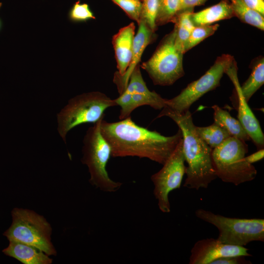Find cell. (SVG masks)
<instances>
[{"instance_id":"83f0119b","label":"cell","mask_w":264,"mask_h":264,"mask_svg":"<svg viewBox=\"0 0 264 264\" xmlns=\"http://www.w3.org/2000/svg\"><path fill=\"white\" fill-rule=\"evenodd\" d=\"M243 256H232L221 257L213 261L211 264H250L251 261Z\"/></svg>"},{"instance_id":"5b68a950","label":"cell","mask_w":264,"mask_h":264,"mask_svg":"<svg viewBox=\"0 0 264 264\" xmlns=\"http://www.w3.org/2000/svg\"><path fill=\"white\" fill-rule=\"evenodd\" d=\"M104 117L87 131L83 139L81 161L88 168L91 184L104 192H114L120 188L122 183L112 180L106 170L111 151L100 131L101 122Z\"/></svg>"},{"instance_id":"7a4b0ae2","label":"cell","mask_w":264,"mask_h":264,"mask_svg":"<svg viewBox=\"0 0 264 264\" xmlns=\"http://www.w3.org/2000/svg\"><path fill=\"white\" fill-rule=\"evenodd\" d=\"M168 116L176 122L182 134L183 152L188 164L183 186L198 190L207 188L217 178L214 169L212 150L198 135L189 110L177 114L162 109L156 118Z\"/></svg>"},{"instance_id":"2e32d148","label":"cell","mask_w":264,"mask_h":264,"mask_svg":"<svg viewBox=\"0 0 264 264\" xmlns=\"http://www.w3.org/2000/svg\"><path fill=\"white\" fill-rule=\"evenodd\" d=\"M234 17L231 3L221 0L218 3L198 12H192L190 19L195 26L210 25L221 20Z\"/></svg>"},{"instance_id":"ba28073f","label":"cell","mask_w":264,"mask_h":264,"mask_svg":"<svg viewBox=\"0 0 264 264\" xmlns=\"http://www.w3.org/2000/svg\"><path fill=\"white\" fill-rule=\"evenodd\" d=\"M174 28L167 34L151 57L141 66L155 85L170 86L183 76V53L175 45Z\"/></svg>"},{"instance_id":"d6a6232c","label":"cell","mask_w":264,"mask_h":264,"mask_svg":"<svg viewBox=\"0 0 264 264\" xmlns=\"http://www.w3.org/2000/svg\"><path fill=\"white\" fill-rule=\"evenodd\" d=\"M234 0H230L231 2L233 1Z\"/></svg>"},{"instance_id":"7c38bea8","label":"cell","mask_w":264,"mask_h":264,"mask_svg":"<svg viewBox=\"0 0 264 264\" xmlns=\"http://www.w3.org/2000/svg\"><path fill=\"white\" fill-rule=\"evenodd\" d=\"M237 72L238 67L235 61L225 72L234 86L238 97V112L237 117L257 149H263L264 146V134L258 120L249 107L248 102L245 100L242 94Z\"/></svg>"},{"instance_id":"5bb4252c","label":"cell","mask_w":264,"mask_h":264,"mask_svg":"<svg viewBox=\"0 0 264 264\" xmlns=\"http://www.w3.org/2000/svg\"><path fill=\"white\" fill-rule=\"evenodd\" d=\"M135 26L131 22L119 30L112 38L118 75L122 76L131 63Z\"/></svg>"},{"instance_id":"3957f363","label":"cell","mask_w":264,"mask_h":264,"mask_svg":"<svg viewBox=\"0 0 264 264\" xmlns=\"http://www.w3.org/2000/svg\"><path fill=\"white\" fill-rule=\"evenodd\" d=\"M116 106L114 99L99 91L84 93L71 98L57 114V131L66 143L68 132L74 127L96 122L105 117V111Z\"/></svg>"},{"instance_id":"30bf717a","label":"cell","mask_w":264,"mask_h":264,"mask_svg":"<svg viewBox=\"0 0 264 264\" xmlns=\"http://www.w3.org/2000/svg\"><path fill=\"white\" fill-rule=\"evenodd\" d=\"M185 162L182 138L162 168L151 176L154 185V194L158 201L159 209L163 213L171 211L169 193L180 188L186 171Z\"/></svg>"},{"instance_id":"9a60e30c","label":"cell","mask_w":264,"mask_h":264,"mask_svg":"<svg viewBox=\"0 0 264 264\" xmlns=\"http://www.w3.org/2000/svg\"><path fill=\"white\" fill-rule=\"evenodd\" d=\"M8 246L2 250L6 255L24 264H50L52 260L38 248L24 243L9 241Z\"/></svg>"},{"instance_id":"603a6c76","label":"cell","mask_w":264,"mask_h":264,"mask_svg":"<svg viewBox=\"0 0 264 264\" xmlns=\"http://www.w3.org/2000/svg\"><path fill=\"white\" fill-rule=\"evenodd\" d=\"M180 0H159L155 18L156 26L173 22L179 12Z\"/></svg>"},{"instance_id":"4fadbf2b","label":"cell","mask_w":264,"mask_h":264,"mask_svg":"<svg viewBox=\"0 0 264 264\" xmlns=\"http://www.w3.org/2000/svg\"><path fill=\"white\" fill-rule=\"evenodd\" d=\"M138 25V30L133 39L132 55L130 66L123 75L120 76L116 72L114 75L113 82L120 94L127 87L131 73L139 65L146 47L155 38V32L144 21H140Z\"/></svg>"},{"instance_id":"ffe728a7","label":"cell","mask_w":264,"mask_h":264,"mask_svg":"<svg viewBox=\"0 0 264 264\" xmlns=\"http://www.w3.org/2000/svg\"><path fill=\"white\" fill-rule=\"evenodd\" d=\"M193 12L194 9L181 11L173 21L176 32L175 45L183 54L185 43L195 26L190 19V15Z\"/></svg>"},{"instance_id":"7402d4cb","label":"cell","mask_w":264,"mask_h":264,"mask_svg":"<svg viewBox=\"0 0 264 264\" xmlns=\"http://www.w3.org/2000/svg\"><path fill=\"white\" fill-rule=\"evenodd\" d=\"M195 130L199 137L212 149L231 136L226 130L215 123L206 127L195 126Z\"/></svg>"},{"instance_id":"f1b7e54d","label":"cell","mask_w":264,"mask_h":264,"mask_svg":"<svg viewBox=\"0 0 264 264\" xmlns=\"http://www.w3.org/2000/svg\"><path fill=\"white\" fill-rule=\"evenodd\" d=\"M248 7L264 16V0H241Z\"/></svg>"},{"instance_id":"ac0fdd59","label":"cell","mask_w":264,"mask_h":264,"mask_svg":"<svg viewBox=\"0 0 264 264\" xmlns=\"http://www.w3.org/2000/svg\"><path fill=\"white\" fill-rule=\"evenodd\" d=\"M251 73L245 82L241 85L242 94L248 102L252 95L264 83V58L259 56L250 64Z\"/></svg>"},{"instance_id":"4dcf8cb0","label":"cell","mask_w":264,"mask_h":264,"mask_svg":"<svg viewBox=\"0 0 264 264\" xmlns=\"http://www.w3.org/2000/svg\"><path fill=\"white\" fill-rule=\"evenodd\" d=\"M264 157V148L258 150V151L248 156H245V160L249 164L253 163L257 161H260L263 159Z\"/></svg>"},{"instance_id":"484cf974","label":"cell","mask_w":264,"mask_h":264,"mask_svg":"<svg viewBox=\"0 0 264 264\" xmlns=\"http://www.w3.org/2000/svg\"><path fill=\"white\" fill-rule=\"evenodd\" d=\"M118 5L131 19L138 24L140 21L142 2L141 0H111Z\"/></svg>"},{"instance_id":"6da1fadb","label":"cell","mask_w":264,"mask_h":264,"mask_svg":"<svg viewBox=\"0 0 264 264\" xmlns=\"http://www.w3.org/2000/svg\"><path fill=\"white\" fill-rule=\"evenodd\" d=\"M100 131L109 145L111 156L146 158L163 165L182 138L181 131L164 136L135 124L128 117L115 122L102 119Z\"/></svg>"},{"instance_id":"44dd1931","label":"cell","mask_w":264,"mask_h":264,"mask_svg":"<svg viewBox=\"0 0 264 264\" xmlns=\"http://www.w3.org/2000/svg\"><path fill=\"white\" fill-rule=\"evenodd\" d=\"M231 3L234 17L242 22L264 30V16L246 6L241 0H234Z\"/></svg>"},{"instance_id":"f546056e","label":"cell","mask_w":264,"mask_h":264,"mask_svg":"<svg viewBox=\"0 0 264 264\" xmlns=\"http://www.w3.org/2000/svg\"><path fill=\"white\" fill-rule=\"evenodd\" d=\"M207 0H180V10L194 9V7L204 5Z\"/></svg>"},{"instance_id":"cb8c5ba5","label":"cell","mask_w":264,"mask_h":264,"mask_svg":"<svg viewBox=\"0 0 264 264\" xmlns=\"http://www.w3.org/2000/svg\"><path fill=\"white\" fill-rule=\"evenodd\" d=\"M220 25L215 24L195 26L187 39L184 48V54L202 41L213 35Z\"/></svg>"},{"instance_id":"9c48e42d","label":"cell","mask_w":264,"mask_h":264,"mask_svg":"<svg viewBox=\"0 0 264 264\" xmlns=\"http://www.w3.org/2000/svg\"><path fill=\"white\" fill-rule=\"evenodd\" d=\"M235 61L233 56L228 54L218 57L201 77L188 85L177 96L166 99L165 106L162 109L177 114L189 110L193 103L204 94L220 86L223 75Z\"/></svg>"},{"instance_id":"1f68e13d","label":"cell","mask_w":264,"mask_h":264,"mask_svg":"<svg viewBox=\"0 0 264 264\" xmlns=\"http://www.w3.org/2000/svg\"><path fill=\"white\" fill-rule=\"evenodd\" d=\"M1 5H2V3L1 2H0V8L1 7ZM1 21L0 20V29L1 28Z\"/></svg>"},{"instance_id":"277c9868","label":"cell","mask_w":264,"mask_h":264,"mask_svg":"<svg viewBox=\"0 0 264 264\" xmlns=\"http://www.w3.org/2000/svg\"><path fill=\"white\" fill-rule=\"evenodd\" d=\"M248 151L246 142L232 136L213 149L212 158L217 177L236 186L254 180L257 171L245 160Z\"/></svg>"},{"instance_id":"e0dca14e","label":"cell","mask_w":264,"mask_h":264,"mask_svg":"<svg viewBox=\"0 0 264 264\" xmlns=\"http://www.w3.org/2000/svg\"><path fill=\"white\" fill-rule=\"evenodd\" d=\"M214 110V123L226 130L231 136L246 142L250 139L240 121L232 117L228 111L215 105Z\"/></svg>"},{"instance_id":"4316f807","label":"cell","mask_w":264,"mask_h":264,"mask_svg":"<svg viewBox=\"0 0 264 264\" xmlns=\"http://www.w3.org/2000/svg\"><path fill=\"white\" fill-rule=\"evenodd\" d=\"M69 19L74 22H86L95 19L93 13L86 3H80L79 1L75 2L69 13Z\"/></svg>"},{"instance_id":"8fae6325","label":"cell","mask_w":264,"mask_h":264,"mask_svg":"<svg viewBox=\"0 0 264 264\" xmlns=\"http://www.w3.org/2000/svg\"><path fill=\"white\" fill-rule=\"evenodd\" d=\"M190 253L189 264H211L215 260L227 256H251L244 246L225 244L212 238L198 241Z\"/></svg>"},{"instance_id":"836d02e7","label":"cell","mask_w":264,"mask_h":264,"mask_svg":"<svg viewBox=\"0 0 264 264\" xmlns=\"http://www.w3.org/2000/svg\"></svg>"},{"instance_id":"d4e9b609","label":"cell","mask_w":264,"mask_h":264,"mask_svg":"<svg viewBox=\"0 0 264 264\" xmlns=\"http://www.w3.org/2000/svg\"><path fill=\"white\" fill-rule=\"evenodd\" d=\"M158 1L159 0H141L142 9L140 21H144L154 32L157 28L155 24V18Z\"/></svg>"},{"instance_id":"52a82bcc","label":"cell","mask_w":264,"mask_h":264,"mask_svg":"<svg viewBox=\"0 0 264 264\" xmlns=\"http://www.w3.org/2000/svg\"><path fill=\"white\" fill-rule=\"evenodd\" d=\"M12 224L3 233L9 241L35 246L48 256L56 255L51 242V228L43 216L29 210L17 208L12 211Z\"/></svg>"},{"instance_id":"d6986e66","label":"cell","mask_w":264,"mask_h":264,"mask_svg":"<svg viewBox=\"0 0 264 264\" xmlns=\"http://www.w3.org/2000/svg\"><path fill=\"white\" fill-rule=\"evenodd\" d=\"M165 100L155 91L150 94H131L129 103L124 111L120 112L119 118L122 120L130 117L134 110L142 106H150L155 110L162 109L165 106Z\"/></svg>"},{"instance_id":"8992f818","label":"cell","mask_w":264,"mask_h":264,"mask_svg":"<svg viewBox=\"0 0 264 264\" xmlns=\"http://www.w3.org/2000/svg\"><path fill=\"white\" fill-rule=\"evenodd\" d=\"M196 216L215 226L219 231L217 238L227 244L244 246L253 241L264 242L263 219L229 218L199 208Z\"/></svg>"}]
</instances>
